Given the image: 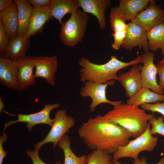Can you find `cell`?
Listing matches in <instances>:
<instances>
[{
  "label": "cell",
  "instance_id": "obj_28",
  "mask_svg": "<svg viewBox=\"0 0 164 164\" xmlns=\"http://www.w3.org/2000/svg\"><path fill=\"white\" fill-rule=\"evenodd\" d=\"M164 118L162 116L156 118L153 116L149 122L152 126L150 132L152 135L158 134L164 136Z\"/></svg>",
  "mask_w": 164,
  "mask_h": 164
},
{
  "label": "cell",
  "instance_id": "obj_33",
  "mask_svg": "<svg viewBox=\"0 0 164 164\" xmlns=\"http://www.w3.org/2000/svg\"><path fill=\"white\" fill-rule=\"evenodd\" d=\"M159 77V84L162 88L164 94V63L158 64L156 65Z\"/></svg>",
  "mask_w": 164,
  "mask_h": 164
},
{
  "label": "cell",
  "instance_id": "obj_10",
  "mask_svg": "<svg viewBox=\"0 0 164 164\" xmlns=\"http://www.w3.org/2000/svg\"><path fill=\"white\" fill-rule=\"evenodd\" d=\"M143 28L146 32L154 26L164 22V10L150 0L147 7L131 21Z\"/></svg>",
  "mask_w": 164,
  "mask_h": 164
},
{
  "label": "cell",
  "instance_id": "obj_18",
  "mask_svg": "<svg viewBox=\"0 0 164 164\" xmlns=\"http://www.w3.org/2000/svg\"><path fill=\"white\" fill-rule=\"evenodd\" d=\"M30 45L29 39L25 37L17 36L10 39L5 52V57L18 61L26 56Z\"/></svg>",
  "mask_w": 164,
  "mask_h": 164
},
{
  "label": "cell",
  "instance_id": "obj_39",
  "mask_svg": "<svg viewBox=\"0 0 164 164\" xmlns=\"http://www.w3.org/2000/svg\"><path fill=\"white\" fill-rule=\"evenodd\" d=\"M4 107V105L3 104V102L2 101V98H1V97H0V113L1 112V111H2V110L3 109V108Z\"/></svg>",
  "mask_w": 164,
  "mask_h": 164
},
{
  "label": "cell",
  "instance_id": "obj_26",
  "mask_svg": "<svg viewBox=\"0 0 164 164\" xmlns=\"http://www.w3.org/2000/svg\"><path fill=\"white\" fill-rule=\"evenodd\" d=\"M110 26L113 32L126 31L128 25L125 23L121 14L119 12L117 6L112 7L110 15Z\"/></svg>",
  "mask_w": 164,
  "mask_h": 164
},
{
  "label": "cell",
  "instance_id": "obj_2",
  "mask_svg": "<svg viewBox=\"0 0 164 164\" xmlns=\"http://www.w3.org/2000/svg\"><path fill=\"white\" fill-rule=\"evenodd\" d=\"M145 111L138 106L122 102L102 117L124 128L135 138L145 131L153 116Z\"/></svg>",
  "mask_w": 164,
  "mask_h": 164
},
{
  "label": "cell",
  "instance_id": "obj_11",
  "mask_svg": "<svg viewBox=\"0 0 164 164\" xmlns=\"http://www.w3.org/2000/svg\"><path fill=\"white\" fill-rule=\"evenodd\" d=\"M33 59L35 78H43L50 85L55 86L56 74L57 71V57L54 55L51 56H36Z\"/></svg>",
  "mask_w": 164,
  "mask_h": 164
},
{
  "label": "cell",
  "instance_id": "obj_17",
  "mask_svg": "<svg viewBox=\"0 0 164 164\" xmlns=\"http://www.w3.org/2000/svg\"><path fill=\"white\" fill-rule=\"evenodd\" d=\"M80 7L86 13L94 15L97 18L100 29H104L106 26L105 12L110 6V0H78Z\"/></svg>",
  "mask_w": 164,
  "mask_h": 164
},
{
  "label": "cell",
  "instance_id": "obj_42",
  "mask_svg": "<svg viewBox=\"0 0 164 164\" xmlns=\"http://www.w3.org/2000/svg\"></svg>",
  "mask_w": 164,
  "mask_h": 164
},
{
  "label": "cell",
  "instance_id": "obj_12",
  "mask_svg": "<svg viewBox=\"0 0 164 164\" xmlns=\"http://www.w3.org/2000/svg\"><path fill=\"white\" fill-rule=\"evenodd\" d=\"M127 25L126 36L122 47L131 51L135 47L138 46L144 51L149 52V49L146 32L140 26L131 21Z\"/></svg>",
  "mask_w": 164,
  "mask_h": 164
},
{
  "label": "cell",
  "instance_id": "obj_15",
  "mask_svg": "<svg viewBox=\"0 0 164 164\" xmlns=\"http://www.w3.org/2000/svg\"><path fill=\"white\" fill-rule=\"evenodd\" d=\"M52 17L49 5L39 8L33 7L28 30L25 37L29 39L31 36L42 32L44 25Z\"/></svg>",
  "mask_w": 164,
  "mask_h": 164
},
{
  "label": "cell",
  "instance_id": "obj_6",
  "mask_svg": "<svg viewBox=\"0 0 164 164\" xmlns=\"http://www.w3.org/2000/svg\"><path fill=\"white\" fill-rule=\"evenodd\" d=\"M75 124L74 119L67 115L66 110H58L55 112L50 130L43 140L35 144V149L39 150L44 144L50 142L53 143L55 149L59 140Z\"/></svg>",
  "mask_w": 164,
  "mask_h": 164
},
{
  "label": "cell",
  "instance_id": "obj_25",
  "mask_svg": "<svg viewBox=\"0 0 164 164\" xmlns=\"http://www.w3.org/2000/svg\"><path fill=\"white\" fill-rule=\"evenodd\" d=\"M71 143L69 137L65 134L57 143V145L63 151L64 160L63 164H87V155H76L71 149Z\"/></svg>",
  "mask_w": 164,
  "mask_h": 164
},
{
  "label": "cell",
  "instance_id": "obj_21",
  "mask_svg": "<svg viewBox=\"0 0 164 164\" xmlns=\"http://www.w3.org/2000/svg\"><path fill=\"white\" fill-rule=\"evenodd\" d=\"M49 5L53 17L61 25L66 14H71L80 7L78 0H51Z\"/></svg>",
  "mask_w": 164,
  "mask_h": 164
},
{
  "label": "cell",
  "instance_id": "obj_13",
  "mask_svg": "<svg viewBox=\"0 0 164 164\" xmlns=\"http://www.w3.org/2000/svg\"><path fill=\"white\" fill-rule=\"evenodd\" d=\"M18 71L17 76L18 90L23 91L36 83L33 74L34 67L33 57L27 56L18 61Z\"/></svg>",
  "mask_w": 164,
  "mask_h": 164
},
{
  "label": "cell",
  "instance_id": "obj_8",
  "mask_svg": "<svg viewBox=\"0 0 164 164\" xmlns=\"http://www.w3.org/2000/svg\"><path fill=\"white\" fill-rule=\"evenodd\" d=\"M60 105L59 103L54 104H46L44 108L41 111L37 113L23 114L19 113L18 115L10 114L5 112L6 113L12 116L18 117V119L15 121H9L4 124L3 132L10 125L17 122H26V128L29 131H31L32 127L35 125L40 124L47 125L52 126L53 123V119L50 117V113L53 110L59 107Z\"/></svg>",
  "mask_w": 164,
  "mask_h": 164
},
{
  "label": "cell",
  "instance_id": "obj_9",
  "mask_svg": "<svg viewBox=\"0 0 164 164\" xmlns=\"http://www.w3.org/2000/svg\"><path fill=\"white\" fill-rule=\"evenodd\" d=\"M142 56L143 66H139L142 87L148 88L153 92L163 94V91L157 83V73L156 65L154 63L155 54L152 52H145Z\"/></svg>",
  "mask_w": 164,
  "mask_h": 164
},
{
  "label": "cell",
  "instance_id": "obj_19",
  "mask_svg": "<svg viewBox=\"0 0 164 164\" xmlns=\"http://www.w3.org/2000/svg\"><path fill=\"white\" fill-rule=\"evenodd\" d=\"M118 9L126 21L135 18L148 7L150 0H119Z\"/></svg>",
  "mask_w": 164,
  "mask_h": 164
},
{
  "label": "cell",
  "instance_id": "obj_37",
  "mask_svg": "<svg viewBox=\"0 0 164 164\" xmlns=\"http://www.w3.org/2000/svg\"><path fill=\"white\" fill-rule=\"evenodd\" d=\"M139 164H147L146 162V158L142 157L139 159ZM156 164H164V158H162Z\"/></svg>",
  "mask_w": 164,
  "mask_h": 164
},
{
  "label": "cell",
  "instance_id": "obj_16",
  "mask_svg": "<svg viewBox=\"0 0 164 164\" xmlns=\"http://www.w3.org/2000/svg\"><path fill=\"white\" fill-rule=\"evenodd\" d=\"M18 63L5 57H0V82L9 89L18 90Z\"/></svg>",
  "mask_w": 164,
  "mask_h": 164
},
{
  "label": "cell",
  "instance_id": "obj_22",
  "mask_svg": "<svg viewBox=\"0 0 164 164\" xmlns=\"http://www.w3.org/2000/svg\"><path fill=\"white\" fill-rule=\"evenodd\" d=\"M18 9L17 36L25 37L32 12L33 7L26 0H15Z\"/></svg>",
  "mask_w": 164,
  "mask_h": 164
},
{
  "label": "cell",
  "instance_id": "obj_27",
  "mask_svg": "<svg viewBox=\"0 0 164 164\" xmlns=\"http://www.w3.org/2000/svg\"><path fill=\"white\" fill-rule=\"evenodd\" d=\"M87 157V164H109L112 159L111 154L99 150L93 151Z\"/></svg>",
  "mask_w": 164,
  "mask_h": 164
},
{
  "label": "cell",
  "instance_id": "obj_40",
  "mask_svg": "<svg viewBox=\"0 0 164 164\" xmlns=\"http://www.w3.org/2000/svg\"><path fill=\"white\" fill-rule=\"evenodd\" d=\"M159 64H162L164 63V58H163L159 62Z\"/></svg>",
  "mask_w": 164,
  "mask_h": 164
},
{
  "label": "cell",
  "instance_id": "obj_5",
  "mask_svg": "<svg viewBox=\"0 0 164 164\" xmlns=\"http://www.w3.org/2000/svg\"><path fill=\"white\" fill-rule=\"evenodd\" d=\"M150 125L149 123L145 131L134 139L130 141L126 145L119 147L113 154V159L118 160L123 157L138 159L139 154L142 152L152 151L157 145L158 138L153 136L150 132Z\"/></svg>",
  "mask_w": 164,
  "mask_h": 164
},
{
  "label": "cell",
  "instance_id": "obj_7",
  "mask_svg": "<svg viewBox=\"0 0 164 164\" xmlns=\"http://www.w3.org/2000/svg\"><path fill=\"white\" fill-rule=\"evenodd\" d=\"M114 83V80L103 84L90 81L83 82L84 86L81 88L80 94L82 97H89L91 99L92 102L89 106L91 112L94 111L98 105L102 103L109 104L114 107L122 102L121 101H111L106 97V89L108 86L113 85Z\"/></svg>",
  "mask_w": 164,
  "mask_h": 164
},
{
  "label": "cell",
  "instance_id": "obj_24",
  "mask_svg": "<svg viewBox=\"0 0 164 164\" xmlns=\"http://www.w3.org/2000/svg\"><path fill=\"white\" fill-rule=\"evenodd\" d=\"M146 35L149 50L156 52L160 49L164 56V22L153 27Z\"/></svg>",
  "mask_w": 164,
  "mask_h": 164
},
{
  "label": "cell",
  "instance_id": "obj_4",
  "mask_svg": "<svg viewBox=\"0 0 164 164\" xmlns=\"http://www.w3.org/2000/svg\"><path fill=\"white\" fill-rule=\"evenodd\" d=\"M71 14L70 18L61 25L59 38L64 45L73 47L84 38L89 17L80 9Z\"/></svg>",
  "mask_w": 164,
  "mask_h": 164
},
{
  "label": "cell",
  "instance_id": "obj_3",
  "mask_svg": "<svg viewBox=\"0 0 164 164\" xmlns=\"http://www.w3.org/2000/svg\"><path fill=\"white\" fill-rule=\"evenodd\" d=\"M141 63V56H138L135 59L128 62H122L116 56H112L107 63L101 64L93 63L87 58H82L79 63L81 67L80 70V80L83 83L90 81L106 83L117 80V73L120 70Z\"/></svg>",
  "mask_w": 164,
  "mask_h": 164
},
{
  "label": "cell",
  "instance_id": "obj_20",
  "mask_svg": "<svg viewBox=\"0 0 164 164\" xmlns=\"http://www.w3.org/2000/svg\"><path fill=\"white\" fill-rule=\"evenodd\" d=\"M0 21L9 39L17 36L18 9L14 2L10 7L0 12Z\"/></svg>",
  "mask_w": 164,
  "mask_h": 164
},
{
  "label": "cell",
  "instance_id": "obj_31",
  "mask_svg": "<svg viewBox=\"0 0 164 164\" xmlns=\"http://www.w3.org/2000/svg\"><path fill=\"white\" fill-rule=\"evenodd\" d=\"M126 32L127 30L113 32L111 34L114 38V42L111 47L114 49L118 50L120 48L125 38Z\"/></svg>",
  "mask_w": 164,
  "mask_h": 164
},
{
  "label": "cell",
  "instance_id": "obj_38",
  "mask_svg": "<svg viewBox=\"0 0 164 164\" xmlns=\"http://www.w3.org/2000/svg\"><path fill=\"white\" fill-rule=\"evenodd\" d=\"M114 164H121L120 162H119L118 160H112ZM139 159H138L137 160H134L133 161V164H139Z\"/></svg>",
  "mask_w": 164,
  "mask_h": 164
},
{
  "label": "cell",
  "instance_id": "obj_14",
  "mask_svg": "<svg viewBox=\"0 0 164 164\" xmlns=\"http://www.w3.org/2000/svg\"><path fill=\"white\" fill-rule=\"evenodd\" d=\"M117 80L124 88L126 97H131L142 87L139 66L134 65L128 71L118 76Z\"/></svg>",
  "mask_w": 164,
  "mask_h": 164
},
{
  "label": "cell",
  "instance_id": "obj_35",
  "mask_svg": "<svg viewBox=\"0 0 164 164\" xmlns=\"http://www.w3.org/2000/svg\"><path fill=\"white\" fill-rule=\"evenodd\" d=\"M28 2L34 8H39L49 5L51 0H28Z\"/></svg>",
  "mask_w": 164,
  "mask_h": 164
},
{
  "label": "cell",
  "instance_id": "obj_29",
  "mask_svg": "<svg viewBox=\"0 0 164 164\" xmlns=\"http://www.w3.org/2000/svg\"><path fill=\"white\" fill-rule=\"evenodd\" d=\"M9 39L5 31L2 22L0 21V55L5 57V52L8 46Z\"/></svg>",
  "mask_w": 164,
  "mask_h": 164
},
{
  "label": "cell",
  "instance_id": "obj_41",
  "mask_svg": "<svg viewBox=\"0 0 164 164\" xmlns=\"http://www.w3.org/2000/svg\"><path fill=\"white\" fill-rule=\"evenodd\" d=\"M109 164H114V162H113V161H112V160H111Z\"/></svg>",
  "mask_w": 164,
  "mask_h": 164
},
{
  "label": "cell",
  "instance_id": "obj_34",
  "mask_svg": "<svg viewBox=\"0 0 164 164\" xmlns=\"http://www.w3.org/2000/svg\"><path fill=\"white\" fill-rule=\"evenodd\" d=\"M8 137L7 134L3 132L0 137V164H2L4 158L6 157L8 153L5 151L3 147V143L7 141Z\"/></svg>",
  "mask_w": 164,
  "mask_h": 164
},
{
  "label": "cell",
  "instance_id": "obj_23",
  "mask_svg": "<svg viewBox=\"0 0 164 164\" xmlns=\"http://www.w3.org/2000/svg\"><path fill=\"white\" fill-rule=\"evenodd\" d=\"M164 101V95L156 93L142 87L135 94L127 100L126 104L137 106L145 104Z\"/></svg>",
  "mask_w": 164,
  "mask_h": 164
},
{
  "label": "cell",
  "instance_id": "obj_32",
  "mask_svg": "<svg viewBox=\"0 0 164 164\" xmlns=\"http://www.w3.org/2000/svg\"><path fill=\"white\" fill-rule=\"evenodd\" d=\"M39 150L35 149L33 151L27 150L26 152L27 155L31 159L33 164H47L43 162L39 158ZM60 161H58L53 164H61Z\"/></svg>",
  "mask_w": 164,
  "mask_h": 164
},
{
  "label": "cell",
  "instance_id": "obj_30",
  "mask_svg": "<svg viewBox=\"0 0 164 164\" xmlns=\"http://www.w3.org/2000/svg\"><path fill=\"white\" fill-rule=\"evenodd\" d=\"M141 108L154 113L157 112L161 114L164 118V101L162 103L155 104H145L140 106Z\"/></svg>",
  "mask_w": 164,
  "mask_h": 164
},
{
  "label": "cell",
  "instance_id": "obj_36",
  "mask_svg": "<svg viewBox=\"0 0 164 164\" xmlns=\"http://www.w3.org/2000/svg\"><path fill=\"white\" fill-rule=\"evenodd\" d=\"M14 2L12 0H0V12L10 7Z\"/></svg>",
  "mask_w": 164,
  "mask_h": 164
},
{
  "label": "cell",
  "instance_id": "obj_1",
  "mask_svg": "<svg viewBox=\"0 0 164 164\" xmlns=\"http://www.w3.org/2000/svg\"><path fill=\"white\" fill-rule=\"evenodd\" d=\"M78 134L90 149L105 151L113 154L130 141L131 135L119 125L97 115L83 123Z\"/></svg>",
  "mask_w": 164,
  "mask_h": 164
}]
</instances>
